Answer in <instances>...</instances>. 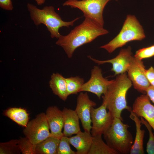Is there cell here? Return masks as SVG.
Instances as JSON below:
<instances>
[{
    "mask_svg": "<svg viewBox=\"0 0 154 154\" xmlns=\"http://www.w3.org/2000/svg\"><path fill=\"white\" fill-rule=\"evenodd\" d=\"M108 33L103 27L86 17L81 24L75 27L67 35H61L56 44L61 46L70 58L76 48Z\"/></svg>",
    "mask_w": 154,
    "mask_h": 154,
    "instance_id": "obj_1",
    "label": "cell"
},
{
    "mask_svg": "<svg viewBox=\"0 0 154 154\" xmlns=\"http://www.w3.org/2000/svg\"><path fill=\"white\" fill-rule=\"evenodd\" d=\"M132 85L126 72L118 74L102 96L103 102L106 103L108 112L114 117L123 121L122 111L126 109L129 111L132 109L127 105L126 96Z\"/></svg>",
    "mask_w": 154,
    "mask_h": 154,
    "instance_id": "obj_2",
    "label": "cell"
},
{
    "mask_svg": "<svg viewBox=\"0 0 154 154\" xmlns=\"http://www.w3.org/2000/svg\"><path fill=\"white\" fill-rule=\"evenodd\" d=\"M27 7L34 24L37 26L41 24L44 25L50 32L52 38L58 39L61 35L59 32L60 28L72 26L74 23L80 18L78 17L72 21H65L55 12L52 6H46L40 9L33 4L28 3Z\"/></svg>",
    "mask_w": 154,
    "mask_h": 154,
    "instance_id": "obj_3",
    "label": "cell"
},
{
    "mask_svg": "<svg viewBox=\"0 0 154 154\" xmlns=\"http://www.w3.org/2000/svg\"><path fill=\"white\" fill-rule=\"evenodd\" d=\"M120 119L114 117L109 128L103 133L106 144L119 154H130L134 141L129 127Z\"/></svg>",
    "mask_w": 154,
    "mask_h": 154,
    "instance_id": "obj_4",
    "label": "cell"
},
{
    "mask_svg": "<svg viewBox=\"0 0 154 154\" xmlns=\"http://www.w3.org/2000/svg\"><path fill=\"white\" fill-rule=\"evenodd\" d=\"M145 37L143 27L136 17L129 15H127L118 34L108 43L100 48L111 53L130 41L141 40Z\"/></svg>",
    "mask_w": 154,
    "mask_h": 154,
    "instance_id": "obj_5",
    "label": "cell"
},
{
    "mask_svg": "<svg viewBox=\"0 0 154 154\" xmlns=\"http://www.w3.org/2000/svg\"><path fill=\"white\" fill-rule=\"evenodd\" d=\"M111 0H68L63 3V5L79 9L83 12L85 17L90 18L103 27V11L107 4Z\"/></svg>",
    "mask_w": 154,
    "mask_h": 154,
    "instance_id": "obj_6",
    "label": "cell"
},
{
    "mask_svg": "<svg viewBox=\"0 0 154 154\" xmlns=\"http://www.w3.org/2000/svg\"><path fill=\"white\" fill-rule=\"evenodd\" d=\"M45 114L41 113L29 122L23 130L25 137L36 145L51 136Z\"/></svg>",
    "mask_w": 154,
    "mask_h": 154,
    "instance_id": "obj_7",
    "label": "cell"
},
{
    "mask_svg": "<svg viewBox=\"0 0 154 154\" xmlns=\"http://www.w3.org/2000/svg\"><path fill=\"white\" fill-rule=\"evenodd\" d=\"M145 70L142 60L133 56L127 71V75L134 88L143 94H146L147 89L151 85L145 75Z\"/></svg>",
    "mask_w": 154,
    "mask_h": 154,
    "instance_id": "obj_8",
    "label": "cell"
},
{
    "mask_svg": "<svg viewBox=\"0 0 154 154\" xmlns=\"http://www.w3.org/2000/svg\"><path fill=\"white\" fill-rule=\"evenodd\" d=\"M106 103L103 102L98 108H92L91 110V119L92 123L91 134L92 136L102 135L111 125L114 117L107 112Z\"/></svg>",
    "mask_w": 154,
    "mask_h": 154,
    "instance_id": "obj_9",
    "label": "cell"
},
{
    "mask_svg": "<svg viewBox=\"0 0 154 154\" xmlns=\"http://www.w3.org/2000/svg\"><path fill=\"white\" fill-rule=\"evenodd\" d=\"M114 80H109L104 78L101 69L98 66H95L91 70L90 78L83 85L80 92H90L94 94L100 99L102 95L105 94L108 86Z\"/></svg>",
    "mask_w": 154,
    "mask_h": 154,
    "instance_id": "obj_10",
    "label": "cell"
},
{
    "mask_svg": "<svg viewBox=\"0 0 154 154\" xmlns=\"http://www.w3.org/2000/svg\"><path fill=\"white\" fill-rule=\"evenodd\" d=\"M96 105V103L90 99L87 92H81L77 97L75 110L81 122L84 131L90 134L92 128L91 110Z\"/></svg>",
    "mask_w": 154,
    "mask_h": 154,
    "instance_id": "obj_11",
    "label": "cell"
},
{
    "mask_svg": "<svg viewBox=\"0 0 154 154\" xmlns=\"http://www.w3.org/2000/svg\"><path fill=\"white\" fill-rule=\"evenodd\" d=\"M88 57L93 62L99 65L106 63H110L112 65L111 70L113 71L115 75L126 72L133 57L132 55L131 48L129 46L126 48L121 49L115 57L112 59L100 60L94 58L90 56Z\"/></svg>",
    "mask_w": 154,
    "mask_h": 154,
    "instance_id": "obj_12",
    "label": "cell"
},
{
    "mask_svg": "<svg viewBox=\"0 0 154 154\" xmlns=\"http://www.w3.org/2000/svg\"><path fill=\"white\" fill-rule=\"evenodd\" d=\"M146 94L140 95L134 101L132 110L139 117L143 118L154 131V106Z\"/></svg>",
    "mask_w": 154,
    "mask_h": 154,
    "instance_id": "obj_13",
    "label": "cell"
},
{
    "mask_svg": "<svg viewBox=\"0 0 154 154\" xmlns=\"http://www.w3.org/2000/svg\"><path fill=\"white\" fill-rule=\"evenodd\" d=\"M45 114L51 136L60 139L64 136L62 111L56 106H52L47 108Z\"/></svg>",
    "mask_w": 154,
    "mask_h": 154,
    "instance_id": "obj_14",
    "label": "cell"
},
{
    "mask_svg": "<svg viewBox=\"0 0 154 154\" xmlns=\"http://www.w3.org/2000/svg\"><path fill=\"white\" fill-rule=\"evenodd\" d=\"M64 136L70 137L81 131L79 118L75 110L64 108L62 111Z\"/></svg>",
    "mask_w": 154,
    "mask_h": 154,
    "instance_id": "obj_15",
    "label": "cell"
},
{
    "mask_svg": "<svg viewBox=\"0 0 154 154\" xmlns=\"http://www.w3.org/2000/svg\"><path fill=\"white\" fill-rule=\"evenodd\" d=\"M93 137L90 133L81 131L74 136L69 137L70 144L76 149V154H88L90 147Z\"/></svg>",
    "mask_w": 154,
    "mask_h": 154,
    "instance_id": "obj_16",
    "label": "cell"
},
{
    "mask_svg": "<svg viewBox=\"0 0 154 154\" xmlns=\"http://www.w3.org/2000/svg\"><path fill=\"white\" fill-rule=\"evenodd\" d=\"M129 111L130 113L129 117L135 122L136 129L135 139L130 154H144L143 143L145 130L141 129L142 123L139 117L132 111V109Z\"/></svg>",
    "mask_w": 154,
    "mask_h": 154,
    "instance_id": "obj_17",
    "label": "cell"
},
{
    "mask_svg": "<svg viewBox=\"0 0 154 154\" xmlns=\"http://www.w3.org/2000/svg\"><path fill=\"white\" fill-rule=\"evenodd\" d=\"M53 93L65 101L69 96L67 89L66 78L58 73H53L49 82Z\"/></svg>",
    "mask_w": 154,
    "mask_h": 154,
    "instance_id": "obj_18",
    "label": "cell"
},
{
    "mask_svg": "<svg viewBox=\"0 0 154 154\" xmlns=\"http://www.w3.org/2000/svg\"><path fill=\"white\" fill-rule=\"evenodd\" d=\"M60 139L50 136L36 145V154H57Z\"/></svg>",
    "mask_w": 154,
    "mask_h": 154,
    "instance_id": "obj_19",
    "label": "cell"
},
{
    "mask_svg": "<svg viewBox=\"0 0 154 154\" xmlns=\"http://www.w3.org/2000/svg\"><path fill=\"white\" fill-rule=\"evenodd\" d=\"M101 135L92 136V143L88 154H118L103 141Z\"/></svg>",
    "mask_w": 154,
    "mask_h": 154,
    "instance_id": "obj_20",
    "label": "cell"
},
{
    "mask_svg": "<svg viewBox=\"0 0 154 154\" xmlns=\"http://www.w3.org/2000/svg\"><path fill=\"white\" fill-rule=\"evenodd\" d=\"M4 114L19 125L25 127L28 123L29 114L24 109L10 108L5 110Z\"/></svg>",
    "mask_w": 154,
    "mask_h": 154,
    "instance_id": "obj_21",
    "label": "cell"
},
{
    "mask_svg": "<svg viewBox=\"0 0 154 154\" xmlns=\"http://www.w3.org/2000/svg\"><path fill=\"white\" fill-rule=\"evenodd\" d=\"M68 94H76L84 83V79L78 76L66 78Z\"/></svg>",
    "mask_w": 154,
    "mask_h": 154,
    "instance_id": "obj_22",
    "label": "cell"
},
{
    "mask_svg": "<svg viewBox=\"0 0 154 154\" xmlns=\"http://www.w3.org/2000/svg\"><path fill=\"white\" fill-rule=\"evenodd\" d=\"M21 152L18 140L13 139L7 142L0 143V154H20Z\"/></svg>",
    "mask_w": 154,
    "mask_h": 154,
    "instance_id": "obj_23",
    "label": "cell"
},
{
    "mask_svg": "<svg viewBox=\"0 0 154 154\" xmlns=\"http://www.w3.org/2000/svg\"><path fill=\"white\" fill-rule=\"evenodd\" d=\"M18 144L22 154H36V145L26 137L18 139Z\"/></svg>",
    "mask_w": 154,
    "mask_h": 154,
    "instance_id": "obj_24",
    "label": "cell"
},
{
    "mask_svg": "<svg viewBox=\"0 0 154 154\" xmlns=\"http://www.w3.org/2000/svg\"><path fill=\"white\" fill-rule=\"evenodd\" d=\"M142 124L146 127L149 133V137L146 146V151L148 154H154V133L149 123L143 117H140Z\"/></svg>",
    "mask_w": 154,
    "mask_h": 154,
    "instance_id": "obj_25",
    "label": "cell"
},
{
    "mask_svg": "<svg viewBox=\"0 0 154 154\" xmlns=\"http://www.w3.org/2000/svg\"><path fill=\"white\" fill-rule=\"evenodd\" d=\"M68 137L63 136L60 139L57 154H76L70 147Z\"/></svg>",
    "mask_w": 154,
    "mask_h": 154,
    "instance_id": "obj_26",
    "label": "cell"
},
{
    "mask_svg": "<svg viewBox=\"0 0 154 154\" xmlns=\"http://www.w3.org/2000/svg\"><path fill=\"white\" fill-rule=\"evenodd\" d=\"M154 56V45L144 48L137 50L134 57L139 59L151 57Z\"/></svg>",
    "mask_w": 154,
    "mask_h": 154,
    "instance_id": "obj_27",
    "label": "cell"
},
{
    "mask_svg": "<svg viewBox=\"0 0 154 154\" xmlns=\"http://www.w3.org/2000/svg\"><path fill=\"white\" fill-rule=\"evenodd\" d=\"M145 74L150 85L154 87V68L151 66L146 70Z\"/></svg>",
    "mask_w": 154,
    "mask_h": 154,
    "instance_id": "obj_28",
    "label": "cell"
},
{
    "mask_svg": "<svg viewBox=\"0 0 154 154\" xmlns=\"http://www.w3.org/2000/svg\"><path fill=\"white\" fill-rule=\"evenodd\" d=\"M0 7L2 9L8 11H11L13 9L11 0H0Z\"/></svg>",
    "mask_w": 154,
    "mask_h": 154,
    "instance_id": "obj_29",
    "label": "cell"
},
{
    "mask_svg": "<svg viewBox=\"0 0 154 154\" xmlns=\"http://www.w3.org/2000/svg\"><path fill=\"white\" fill-rule=\"evenodd\" d=\"M146 94L154 104V87L150 85L146 90Z\"/></svg>",
    "mask_w": 154,
    "mask_h": 154,
    "instance_id": "obj_30",
    "label": "cell"
},
{
    "mask_svg": "<svg viewBox=\"0 0 154 154\" xmlns=\"http://www.w3.org/2000/svg\"><path fill=\"white\" fill-rule=\"evenodd\" d=\"M35 1L38 5H40L44 4L45 1V0H35Z\"/></svg>",
    "mask_w": 154,
    "mask_h": 154,
    "instance_id": "obj_31",
    "label": "cell"
},
{
    "mask_svg": "<svg viewBox=\"0 0 154 154\" xmlns=\"http://www.w3.org/2000/svg\"><path fill=\"white\" fill-rule=\"evenodd\" d=\"M77 0V1H78V0Z\"/></svg>",
    "mask_w": 154,
    "mask_h": 154,
    "instance_id": "obj_32",
    "label": "cell"
}]
</instances>
